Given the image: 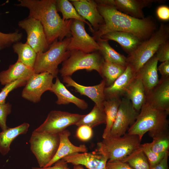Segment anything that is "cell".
<instances>
[{"mask_svg": "<svg viewBox=\"0 0 169 169\" xmlns=\"http://www.w3.org/2000/svg\"><path fill=\"white\" fill-rule=\"evenodd\" d=\"M56 5L58 12L61 13L62 19L64 20L76 19L83 22L87 24L91 32L93 33L95 31L90 23L78 13L74 7L68 0H56Z\"/></svg>", "mask_w": 169, "mask_h": 169, "instance_id": "30", "label": "cell"}, {"mask_svg": "<svg viewBox=\"0 0 169 169\" xmlns=\"http://www.w3.org/2000/svg\"><path fill=\"white\" fill-rule=\"evenodd\" d=\"M139 113L126 96L121 99L117 116L109 136H120L125 134L135 122Z\"/></svg>", "mask_w": 169, "mask_h": 169, "instance_id": "13", "label": "cell"}, {"mask_svg": "<svg viewBox=\"0 0 169 169\" xmlns=\"http://www.w3.org/2000/svg\"><path fill=\"white\" fill-rule=\"evenodd\" d=\"M54 78L48 72L34 73L27 80L22 92V97L33 103L39 102L42 94L50 91Z\"/></svg>", "mask_w": 169, "mask_h": 169, "instance_id": "12", "label": "cell"}, {"mask_svg": "<svg viewBox=\"0 0 169 169\" xmlns=\"http://www.w3.org/2000/svg\"><path fill=\"white\" fill-rule=\"evenodd\" d=\"M104 59L99 51L86 53L80 51L70 52L68 58L63 61L59 72L61 76H70L78 70L97 71L101 74Z\"/></svg>", "mask_w": 169, "mask_h": 169, "instance_id": "7", "label": "cell"}, {"mask_svg": "<svg viewBox=\"0 0 169 169\" xmlns=\"http://www.w3.org/2000/svg\"><path fill=\"white\" fill-rule=\"evenodd\" d=\"M29 142L30 149L40 167H44L55 156L59 143V134L32 132Z\"/></svg>", "mask_w": 169, "mask_h": 169, "instance_id": "8", "label": "cell"}, {"mask_svg": "<svg viewBox=\"0 0 169 169\" xmlns=\"http://www.w3.org/2000/svg\"><path fill=\"white\" fill-rule=\"evenodd\" d=\"M85 115L52 110L48 114L44 122L34 131L38 132L59 134L68 127L75 125Z\"/></svg>", "mask_w": 169, "mask_h": 169, "instance_id": "9", "label": "cell"}, {"mask_svg": "<svg viewBox=\"0 0 169 169\" xmlns=\"http://www.w3.org/2000/svg\"><path fill=\"white\" fill-rule=\"evenodd\" d=\"M19 26L27 34L26 43L37 53L46 51L49 45L47 41L42 25L38 20L28 17L18 22Z\"/></svg>", "mask_w": 169, "mask_h": 169, "instance_id": "11", "label": "cell"}, {"mask_svg": "<svg viewBox=\"0 0 169 169\" xmlns=\"http://www.w3.org/2000/svg\"><path fill=\"white\" fill-rule=\"evenodd\" d=\"M63 82L67 87H73L75 90L81 95L91 99L101 110L104 111L103 103L105 99L104 93L106 83L104 79L99 84L93 86H85L76 82L70 76L63 77Z\"/></svg>", "mask_w": 169, "mask_h": 169, "instance_id": "15", "label": "cell"}, {"mask_svg": "<svg viewBox=\"0 0 169 169\" xmlns=\"http://www.w3.org/2000/svg\"><path fill=\"white\" fill-rule=\"evenodd\" d=\"M34 73L33 68L17 61L10 65L7 70L0 73V82L2 84L5 85L20 78H29Z\"/></svg>", "mask_w": 169, "mask_h": 169, "instance_id": "25", "label": "cell"}, {"mask_svg": "<svg viewBox=\"0 0 169 169\" xmlns=\"http://www.w3.org/2000/svg\"><path fill=\"white\" fill-rule=\"evenodd\" d=\"M67 163L84 166L88 169H106L107 157L97 149L90 152L75 153L62 159Z\"/></svg>", "mask_w": 169, "mask_h": 169, "instance_id": "14", "label": "cell"}, {"mask_svg": "<svg viewBox=\"0 0 169 169\" xmlns=\"http://www.w3.org/2000/svg\"><path fill=\"white\" fill-rule=\"evenodd\" d=\"M157 18L161 20L167 21L169 20V8L166 5L159 6L156 10Z\"/></svg>", "mask_w": 169, "mask_h": 169, "instance_id": "42", "label": "cell"}, {"mask_svg": "<svg viewBox=\"0 0 169 169\" xmlns=\"http://www.w3.org/2000/svg\"><path fill=\"white\" fill-rule=\"evenodd\" d=\"M70 135V131L66 129L59 134V143L57 151L53 159L45 167L52 166L58 161L70 154L87 152V148L84 145L77 146L73 144L69 139Z\"/></svg>", "mask_w": 169, "mask_h": 169, "instance_id": "20", "label": "cell"}, {"mask_svg": "<svg viewBox=\"0 0 169 169\" xmlns=\"http://www.w3.org/2000/svg\"><path fill=\"white\" fill-rule=\"evenodd\" d=\"M163 2L158 0H113V5L119 12L132 17L142 19L145 17L143 9L153 3Z\"/></svg>", "mask_w": 169, "mask_h": 169, "instance_id": "18", "label": "cell"}, {"mask_svg": "<svg viewBox=\"0 0 169 169\" xmlns=\"http://www.w3.org/2000/svg\"><path fill=\"white\" fill-rule=\"evenodd\" d=\"M70 39V36H69L62 40H56L47 50L37 53L33 67L34 73L48 72L54 78L57 77L58 65L70 55V52L67 48Z\"/></svg>", "mask_w": 169, "mask_h": 169, "instance_id": "5", "label": "cell"}, {"mask_svg": "<svg viewBox=\"0 0 169 169\" xmlns=\"http://www.w3.org/2000/svg\"><path fill=\"white\" fill-rule=\"evenodd\" d=\"M14 52L18 55L17 61L26 65L33 68L37 56V53L26 43L21 42L13 45Z\"/></svg>", "mask_w": 169, "mask_h": 169, "instance_id": "29", "label": "cell"}, {"mask_svg": "<svg viewBox=\"0 0 169 169\" xmlns=\"http://www.w3.org/2000/svg\"><path fill=\"white\" fill-rule=\"evenodd\" d=\"M168 24L161 23L147 39L142 41L137 48L126 57L127 65L135 74L155 54L161 45L169 40Z\"/></svg>", "mask_w": 169, "mask_h": 169, "instance_id": "4", "label": "cell"}, {"mask_svg": "<svg viewBox=\"0 0 169 169\" xmlns=\"http://www.w3.org/2000/svg\"><path fill=\"white\" fill-rule=\"evenodd\" d=\"M53 166L47 167H32V169H70L67 165V163L62 159L55 162Z\"/></svg>", "mask_w": 169, "mask_h": 169, "instance_id": "43", "label": "cell"}, {"mask_svg": "<svg viewBox=\"0 0 169 169\" xmlns=\"http://www.w3.org/2000/svg\"><path fill=\"white\" fill-rule=\"evenodd\" d=\"M93 135L92 128L86 125L79 126L76 132V136L80 140L86 141L89 140Z\"/></svg>", "mask_w": 169, "mask_h": 169, "instance_id": "40", "label": "cell"}, {"mask_svg": "<svg viewBox=\"0 0 169 169\" xmlns=\"http://www.w3.org/2000/svg\"><path fill=\"white\" fill-rule=\"evenodd\" d=\"M100 38L116 42L128 55L132 53L143 41L132 33L122 31L109 32L103 35Z\"/></svg>", "mask_w": 169, "mask_h": 169, "instance_id": "21", "label": "cell"}, {"mask_svg": "<svg viewBox=\"0 0 169 169\" xmlns=\"http://www.w3.org/2000/svg\"><path fill=\"white\" fill-rule=\"evenodd\" d=\"M169 151L166 152L162 159L157 164L150 168V169H168V159Z\"/></svg>", "mask_w": 169, "mask_h": 169, "instance_id": "44", "label": "cell"}, {"mask_svg": "<svg viewBox=\"0 0 169 169\" xmlns=\"http://www.w3.org/2000/svg\"><path fill=\"white\" fill-rule=\"evenodd\" d=\"M72 2L78 14L91 25L95 32L104 23V19L97 9L95 0H73Z\"/></svg>", "mask_w": 169, "mask_h": 169, "instance_id": "16", "label": "cell"}, {"mask_svg": "<svg viewBox=\"0 0 169 169\" xmlns=\"http://www.w3.org/2000/svg\"><path fill=\"white\" fill-rule=\"evenodd\" d=\"M96 41L100 47L99 51L104 61L124 67L127 66L126 57L117 52L111 47L108 40L100 38Z\"/></svg>", "mask_w": 169, "mask_h": 169, "instance_id": "28", "label": "cell"}, {"mask_svg": "<svg viewBox=\"0 0 169 169\" xmlns=\"http://www.w3.org/2000/svg\"><path fill=\"white\" fill-rule=\"evenodd\" d=\"M85 23L82 21L73 19L70 28V39L68 50L80 51L86 53L99 51L100 47L93 37L86 32Z\"/></svg>", "mask_w": 169, "mask_h": 169, "instance_id": "10", "label": "cell"}, {"mask_svg": "<svg viewBox=\"0 0 169 169\" xmlns=\"http://www.w3.org/2000/svg\"><path fill=\"white\" fill-rule=\"evenodd\" d=\"M106 169H134L127 163L122 161H107Z\"/></svg>", "mask_w": 169, "mask_h": 169, "instance_id": "41", "label": "cell"}, {"mask_svg": "<svg viewBox=\"0 0 169 169\" xmlns=\"http://www.w3.org/2000/svg\"><path fill=\"white\" fill-rule=\"evenodd\" d=\"M50 92L57 96L56 103L59 105H67L72 103L79 109L84 110L88 107V104L84 100L76 97L72 94L62 83L57 77L52 86Z\"/></svg>", "mask_w": 169, "mask_h": 169, "instance_id": "22", "label": "cell"}, {"mask_svg": "<svg viewBox=\"0 0 169 169\" xmlns=\"http://www.w3.org/2000/svg\"><path fill=\"white\" fill-rule=\"evenodd\" d=\"M126 67L104 61L101 69L100 75L104 78L106 83L105 87L112 84L124 72Z\"/></svg>", "mask_w": 169, "mask_h": 169, "instance_id": "31", "label": "cell"}, {"mask_svg": "<svg viewBox=\"0 0 169 169\" xmlns=\"http://www.w3.org/2000/svg\"><path fill=\"white\" fill-rule=\"evenodd\" d=\"M153 107L169 112V78H163L146 95V101Z\"/></svg>", "mask_w": 169, "mask_h": 169, "instance_id": "17", "label": "cell"}, {"mask_svg": "<svg viewBox=\"0 0 169 169\" xmlns=\"http://www.w3.org/2000/svg\"><path fill=\"white\" fill-rule=\"evenodd\" d=\"M169 113L156 108L146 101L127 133L138 136L141 140L144 135L148 131L152 138L158 133L169 131L167 119Z\"/></svg>", "mask_w": 169, "mask_h": 169, "instance_id": "3", "label": "cell"}, {"mask_svg": "<svg viewBox=\"0 0 169 169\" xmlns=\"http://www.w3.org/2000/svg\"><path fill=\"white\" fill-rule=\"evenodd\" d=\"M12 105L9 103L0 104V127L2 131L8 127L6 125L7 116L11 112Z\"/></svg>", "mask_w": 169, "mask_h": 169, "instance_id": "38", "label": "cell"}, {"mask_svg": "<svg viewBox=\"0 0 169 169\" xmlns=\"http://www.w3.org/2000/svg\"><path fill=\"white\" fill-rule=\"evenodd\" d=\"M135 75L131 67L127 65L124 72L112 84L105 88L104 93L105 99L120 97L125 94L129 84Z\"/></svg>", "mask_w": 169, "mask_h": 169, "instance_id": "23", "label": "cell"}, {"mask_svg": "<svg viewBox=\"0 0 169 169\" xmlns=\"http://www.w3.org/2000/svg\"><path fill=\"white\" fill-rule=\"evenodd\" d=\"M122 161L127 163L134 169H150L147 158L141 147L134 150Z\"/></svg>", "mask_w": 169, "mask_h": 169, "instance_id": "33", "label": "cell"}, {"mask_svg": "<svg viewBox=\"0 0 169 169\" xmlns=\"http://www.w3.org/2000/svg\"><path fill=\"white\" fill-rule=\"evenodd\" d=\"M17 6L27 8L29 17L40 22L49 44L56 40H62L70 36L73 19L64 20L58 13L56 0H18Z\"/></svg>", "mask_w": 169, "mask_h": 169, "instance_id": "2", "label": "cell"}, {"mask_svg": "<svg viewBox=\"0 0 169 169\" xmlns=\"http://www.w3.org/2000/svg\"><path fill=\"white\" fill-rule=\"evenodd\" d=\"M121 100L120 97L105 99L103 105L106 117V126L102 135L103 139L109 136L112 126L117 116Z\"/></svg>", "mask_w": 169, "mask_h": 169, "instance_id": "27", "label": "cell"}, {"mask_svg": "<svg viewBox=\"0 0 169 169\" xmlns=\"http://www.w3.org/2000/svg\"><path fill=\"white\" fill-rule=\"evenodd\" d=\"M158 62V61L154 55L136 73L143 84L146 95L159 83Z\"/></svg>", "mask_w": 169, "mask_h": 169, "instance_id": "19", "label": "cell"}, {"mask_svg": "<svg viewBox=\"0 0 169 169\" xmlns=\"http://www.w3.org/2000/svg\"><path fill=\"white\" fill-rule=\"evenodd\" d=\"M22 37V33L18 31L8 33L0 32V51L9 47L16 43L20 42Z\"/></svg>", "mask_w": 169, "mask_h": 169, "instance_id": "35", "label": "cell"}, {"mask_svg": "<svg viewBox=\"0 0 169 169\" xmlns=\"http://www.w3.org/2000/svg\"><path fill=\"white\" fill-rule=\"evenodd\" d=\"M103 139L97 143L96 149L107 157L109 162L123 160L141 145L138 136L127 133L120 136H109Z\"/></svg>", "mask_w": 169, "mask_h": 169, "instance_id": "6", "label": "cell"}, {"mask_svg": "<svg viewBox=\"0 0 169 169\" xmlns=\"http://www.w3.org/2000/svg\"><path fill=\"white\" fill-rule=\"evenodd\" d=\"M140 147L147 158L150 168L158 163L166 153H157L154 152L151 149L150 143L141 144Z\"/></svg>", "mask_w": 169, "mask_h": 169, "instance_id": "37", "label": "cell"}, {"mask_svg": "<svg viewBox=\"0 0 169 169\" xmlns=\"http://www.w3.org/2000/svg\"><path fill=\"white\" fill-rule=\"evenodd\" d=\"M152 138V141L150 142V144L151 149L154 152L161 153L169 151V131L158 133Z\"/></svg>", "mask_w": 169, "mask_h": 169, "instance_id": "34", "label": "cell"}, {"mask_svg": "<svg viewBox=\"0 0 169 169\" xmlns=\"http://www.w3.org/2000/svg\"><path fill=\"white\" fill-rule=\"evenodd\" d=\"M106 123L104 111L101 110L95 104L91 111L85 115L75 125L78 126L82 125L88 126L92 128L98 125Z\"/></svg>", "mask_w": 169, "mask_h": 169, "instance_id": "32", "label": "cell"}, {"mask_svg": "<svg viewBox=\"0 0 169 169\" xmlns=\"http://www.w3.org/2000/svg\"><path fill=\"white\" fill-rule=\"evenodd\" d=\"M158 71L163 78L169 77V61L162 62L158 67Z\"/></svg>", "mask_w": 169, "mask_h": 169, "instance_id": "45", "label": "cell"}, {"mask_svg": "<svg viewBox=\"0 0 169 169\" xmlns=\"http://www.w3.org/2000/svg\"><path fill=\"white\" fill-rule=\"evenodd\" d=\"M73 169H84L82 165H74V166Z\"/></svg>", "mask_w": 169, "mask_h": 169, "instance_id": "46", "label": "cell"}, {"mask_svg": "<svg viewBox=\"0 0 169 169\" xmlns=\"http://www.w3.org/2000/svg\"><path fill=\"white\" fill-rule=\"evenodd\" d=\"M155 56L158 61L164 62L169 61V40L160 45Z\"/></svg>", "mask_w": 169, "mask_h": 169, "instance_id": "39", "label": "cell"}, {"mask_svg": "<svg viewBox=\"0 0 169 169\" xmlns=\"http://www.w3.org/2000/svg\"><path fill=\"white\" fill-rule=\"evenodd\" d=\"M97 9L104 20L98 29L93 33L96 41L108 33L122 31L132 33L144 41L148 39L158 27L151 16L142 19L132 17L118 11L113 6L97 4Z\"/></svg>", "mask_w": 169, "mask_h": 169, "instance_id": "1", "label": "cell"}, {"mask_svg": "<svg viewBox=\"0 0 169 169\" xmlns=\"http://www.w3.org/2000/svg\"><path fill=\"white\" fill-rule=\"evenodd\" d=\"M125 95L134 109L139 112L146 102V95L143 84L136 74L129 84Z\"/></svg>", "mask_w": 169, "mask_h": 169, "instance_id": "24", "label": "cell"}, {"mask_svg": "<svg viewBox=\"0 0 169 169\" xmlns=\"http://www.w3.org/2000/svg\"><path fill=\"white\" fill-rule=\"evenodd\" d=\"M28 79L22 78L6 84L0 92V104L6 103V99L9 93L18 87L25 86Z\"/></svg>", "mask_w": 169, "mask_h": 169, "instance_id": "36", "label": "cell"}, {"mask_svg": "<svg viewBox=\"0 0 169 169\" xmlns=\"http://www.w3.org/2000/svg\"><path fill=\"white\" fill-rule=\"evenodd\" d=\"M29 125L28 123L24 122L14 128L8 127L0 132V153L2 155L8 153L10 145L15 138L27 133Z\"/></svg>", "mask_w": 169, "mask_h": 169, "instance_id": "26", "label": "cell"}]
</instances>
